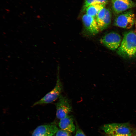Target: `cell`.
I'll list each match as a JSON object with an SVG mask.
<instances>
[{
	"instance_id": "obj_17",
	"label": "cell",
	"mask_w": 136,
	"mask_h": 136,
	"mask_svg": "<svg viewBox=\"0 0 136 136\" xmlns=\"http://www.w3.org/2000/svg\"><path fill=\"white\" fill-rule=\"evenodd\" d=\"M131 133L128 134H120L114 135H108V136H131Z\"/></svg>"
},
{
	"instance_id": "obj_8",
	"label": "cell",
	"mask_w": 136,
	"mask_h": 136,
	"mask_svg": "<svg viewBox=\"0 0 136 136\" xmlns=\"http://www.w3.org/2000/svg\"><path fill=\"white\" fill-rule=\"evenodd\" d=\"M58 130L57 127L54 124L42 125L35 129L32 133V136H53Z\"/></svg>"
},
{
	"instance_id": "obj_7",
	"label": "cell",
	"mask_w": 136,
	"mask_h": 136,
	"mask_svg": "<svg viewBox=\"0 0 136 136\" xmlns=\"http://www.w3.org/2000/svg\"><path fill=\"white\" fill-rule=\"evenodd\" d=\"M112 2V10L116 14L136 7V3L131 0H114Z\"/></svg>"
},
{
	"instance_id": "obj_4",
	"label": "cell",
	"mask_w": 136,
	"mask_h": 136,
	"mask_svg": "<svg viewBox=\"0 0 136 136\" xmlns=\"http://www.w3.org/2000/svg\"><path fill=\"white\" fill-rule=\"evenodd\" d=\"M70 100L66 96L61 94L55 104L56 109V116L59 119L68 115L72 110Z\"/></svg>"
},
{
	"instance_id": "obj_12",
	"label": "cell",
	"mask_w": 136,
	"mask_h": 136,
	"mask_svg": "<svg viewBox=\"0 0 136 136\" xmlns=\"http://www.w3.org/2000/svg\"><path fill=\"white\" fill-rule=\"evenodd\" d=\"M111 12L109 8H106L105 16L98 25L100 31H102L107 28L111 23L112 19Z\"/></svg>"
},
{
	"instance_id": "obj_9",
	"label": "cell",
	"mask_w": 136,
	"mask_h": 136,
	"mask_svg": "<svg viewBox=\"0 0 136 136\" xmlns=\"http://www.w3.org/2000/svg\"><path fill=\"white\" fill-rule=\"evenodd\" d=\"M82 20L85 29L91 34L95 35L99 31L95 18L85 14L82 17Z\"/></svg>"
},
{
	"instance_id": "obj_6",
	"label": "cell",
	"mask_w": 136,
	"mask_h": 136,
	"mask_svg": "<svg viewBox=\"0 0 136 136\" xmlns=\"http://www.w3.org/2000/svg\"><path fill=\"white\" fill-rule=\"evenodd\" d=\"M122 41L120 35L114 32L107 34L100 40L101 44L112 50L117 49L120 46Z\"/></svg>"
},
{
	"instance_id": "obj_3",
	"label": "cell",
	"mask_w": 136,
	"mask_h": 136,
	"mask_svg": "<svg viewBox=\"0 0 136 136\" xmlns=\"http://www.w3.org/2000/svg\"><path fill=\"white\" fill-rule=\"evenodd\" d=\"M136 20L133 11L128 10L118 14L115 19L114 23L117 27L129 29L135 24Z\"/></svg>"
},
{
	"instance_id": "obj_20",
	"label": "cell",
	"mask_w": 136,
	"mask_h": 136,
	"mask_svg": "<svg viewBox=\"0 0 136 136\" xmlns=\"http://www.w3.org/2000/svg\"></svg>"
},
{
	"instance_id": "obj_16",
	"label": "cell",
	"mask_w": 136,
	"mask_h": 136,
	"mask_svg": "<svg viewBox=\"0 0 136 136\" xmlns=\"http://www.w3.org/2000/svg\"><path fill=\"white\" fill-rule=\"evenodd\" d=\"M75 136H86L82 131L80 129L78 128Z\"/></svg>"
},
{
	"instance_id": "obj_11",
	"label": "cell",
	"mask_w": 136,
	"mask_h": 136,
	"mask_svg": "<svg viewBox=\"0 0 136 136\" xmlns=\"http://www.w3.org/2000/svg\"><path fill=\"white\" fill-rule=\"evenodd\" d=\"M106 5L101 4H96L91 5L86 9L85 11L87 14L96 18L98 14Z\"/></svg>"
},
{
	"instance_id": "obj_19",
	"label": "cell",
	"mask_w": 136,
	"mask_h": 136,
	"mask_svg": "<svg viewBox=\"0 0 136 136\" xmlns=\"http://www.w3.org/2000/svg\"><path fill=\"white\" fill-rule=\"evenodd\" d=\"M114 0H111V1L112 2V1H113Z\"/></svg>"
},
{
	"instance_id": "obj_1",
	"label": "cell",
	"mask_w": 136,
	"mask_h": 136,
	"mask_svg": "<svg viewBox=\"0 0 136 136\" xmlns=\"http://www.w3.org/2000/svg\"><path fill=\"white\" fill-rule=\"evenodd\" d=\"M120 56L128 58L136 56V35L131 30L125 33L120 45L117 49Z\"/></svg>"
},
{
	"instance_id": "obj_13",
	"label": "cell",
	"mask_w": 136,
	"mask_h": 136,
	"mask_svg": "<svg viewBox=\"0 0 136 136\" xmlns=\"http://www.w3.org/2000/svg\"><path fill=\"white\" fill-rule=\"evenodd\" d=\"M108 0H85L82 11H85L86 9L90 5L95 4H101L106 5Z\"/></svg>"
},
{
	"instance_id": "obj_10",
	"label": "cell",
	"mask_w": 136,
	"mask_h": 136,
	"mask_svg": "<svg viewBox=\"0 0 136 136\" xmlns=\"http://www.w3.org/2000/svg\"><path fill=\"white\" fill-rule=\"evenodd\" d=\"M72 117L68 115L60 120L59 125L61 129L71 133L74 131L75 127L74 124Z\"/></svg>"
},
{
	"instance_id": "obj_14",
	"label": "cell",
	"mask_w": 136,
	"mask_h": 136,
	"mask_svg": "<svg viewBox=\"0 0 136 136\" xmlns=\"http://www.w3.org/2000/svg\"><path fill=\"white\" fill-rule=\"evenodd\" d=\"M106 9V8L105 7L101 9L96 17V20L98 25L100 24L105 16Z\"/></svg>"
},
{
	"instance_id": "obj_18",
	"label": "cell",
	"mask_w": 136,
	"mask_h": 136,
	"mask_svg": "<svg viewBox=\"0 0 136 136\" xmlns=\"http://www.w3.org/2000/svg\"><path fill=\"white\" fill-rule=\"evenodd\" d=\"M135 32L136 35V20L135 23Z\"/></svg>"
},
{
	"instance_id": "obj_15",
	"label": "cell",
	"mask_w": 136,
	"mask_h": 136,
	"mask_svg": "<svg viewBox=\"0 0 136 136\" xmlns=\"http://www.w3.org/2000/svg\"><path fill=\"white\" fill-rule=\"evenodd\" d=\"M56 136H72L69 132L61 129L58 130L55 134Z\"/></svg>"
},
{
	"instance_id": "obj_5",
	"label": "cell",
	"mask_w": 136,
	"mask_h": 136,
	"mask_svg": "<svg viewBox=\"0 0 136 136\" xmlns=\"http://www.w3.org/2000/svg\"><path fill=\"white\" fill-rule=\"evenodd\" d=\"M101 128L108 135L131 133L130 127L127 123L107 124L104 125Z\"/></svg>"
},
{
	"instance_id": "obj_2",
	"label": "cell",
	"mask_w": 136,
	"mask_h": 136,
	"mask_svg": "<svg viewBox=\"0 0 136 136\" xmlns=\"http://www.w3.org/2000/svg\"><path fill=\"white\" fill-rule=\"evenodd\" d=\"M63 90L62 83L60 80L59 71L58 67L56 85L52 90L46 94L40 99L34 103L32 106L52 103L58 99Z\"/></svg>"
}]
</instances>
